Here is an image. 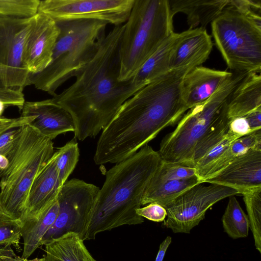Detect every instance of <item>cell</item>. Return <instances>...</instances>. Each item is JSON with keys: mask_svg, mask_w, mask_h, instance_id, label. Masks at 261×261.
I'll return each mask as SVG.
<instances>
[{"mask_svg": "<svg viewBox=\"0 0 261 261\" xmlns=\"http://www.w3.org/2000/svg\"><path fill=\"white\" fill-rule=\"evenodd\" d=\"M59 209L56 200L40 216L22 222L21 238L23 241L22 258L29 257L41 245L45 234L54 223Z\"/></svg>", "mask_w": 261, "mask_h": 261, "instance_id": "603a6c76", "label": "cell"}, {"mask_svg": "<svg viewBox=\"0 0 261 261\" xmlns=\"http://www.w3.org/2000/svg\"><path fill=\"white\" fill-rule=\"evenodd\" d=\"M230 0H169L174 17L181 12L187 16L189 29L204 28L228 5Z\"/></svg>", "mask_w": 261, "mask_h": 261, "instance_id": "ffe728a7", "label": "cell"}, {"mask_svg": "<svg viewBox=\"0 0 261 261\" xmlns=\"http://www.w3.org/2000/svg\"><path fill=\"white\" fill-rule=\"evenodd\" d=\"M39 0H0V16L27 18L38 12Z\"/></svg>", "mask_w": 261, "mask_h": 261, "instance_id": "f546056e", "label": "cell"}, {"mask_svg": "<svg viewBox=\"0 0 261 261\" xmlns=\"http://www.w3.org/2000/svg\"><path fill=\"white\" fill-rule=\"evenodd\" d=\"M231 73L201 66L191 70L182 83V97L188 110L210 98Z\"/></svg>", "mask_w": 261, "mask_h": 261, "instance_id": "ac0fdd59", "label": "cell"}, {"mask_svg": "<svg viewBox=\"0 0 261 261\" xmlns=\"http://www.w3.org/2000/svg\"><path fill=\"white\" fill-rule=\"evenodd\" d=\"M124 24L100 38L98 49L76 74L75 81L51 100L72 116L74 137L94 138L109 124L120 108L140 89L132 79L119 80V49Z\"/></svg>", "mask_w": 261, "mask_h": 261, "instance_id": "7a4b0ae2", "label": "cell"}, {"mask_svg": "<svg viewBox=\"0 0 261 261\" xmlns=\"http://www.w3.org/2000/svg\"><path fill=\"white\" fill-rule=\"evenodd\" d=\"M162 159L159 151L146 145L106 173L93 205L80 228L84 240L103 231L144 222L136 213L143 194Z\"/></svg>", "mask_w": 261, "mask_h": 261, "instance_id": "3957f363", "label": "cell"}, {"mask_svg": "<svg viewBox=\"0 0 261 261\" xmlns=\"http://www.w3.org/2000/svg\"><path fill=\"white\" fill-rule=\"evenodd\" d=\"M232 72L207 100L187 111L175 128L162 140L159 152L163 161L194 167L195 148L216 121L238 85L247 74Z\"/></svg>", "mask_w": 261, "mask_h": 261, "instance_id": "ba28073f", "label": "cell"}, {"mask_svg": "<svg viewBox=\"0 0 261 261\" xmlns=\"http://www.w3.org/2000/svg\"><path fill=\"white\" fill-rule=\"evenodd\" d=\"M60 32L57 22L38 12L27 36L23 63L31 74L43 71L51 60L53 50Z\"/></svg>", "mask_w": 261, "mask_h": 261, "instance_id": "4fadbf2b", "label": "cell"}, {"mask_svg": "<svg viewBox=\"0 0 261 261\" xmlns=\"http://www.w3.org/2000/svg\"><path fill=\"white\" fill-rule=\"evenodd\" d=\"M228 131L239 137L252 132L245 117H238L231 120Z\"/></svg>", "mask_w": 261, "mask_h": 261, "instance_id": "74e56055", "label": "cell"}, {"mask_svg": "<svg viewBox=\"0 0 261 261\" xmlns=\"http://www.w3.org/2000/svg\"><path fill=\"white\" fill-rule=\"evenodd\" d=\"M60 30L48 65L30 74L28 85L55 96L62 84L76 74L96 53L107 22L76 19L56 21Z\"/></svg>", "mask_w": 261, "mask_h": 261, "instance_id": "5b68a950", "label": "cell"}, {"mask_svg": "<svg viewBox=\"0 0 261 261\" xmlns=\"http://www.w3.org/2000/svg\"><path fill=\"white\" fill-rule=\"evenodd\" d=\"M229 198L222 218L224 231L233 239L246 238L250 228L248 216L234 196Z\"/></svg>", "mask_w": 261, "mask_h": 261, "instance_id": "484cf974", "label": "cell"}, {"mask_svg": "<svg viewBox=\"0 0 261 261\" xmlns=\"http://www.w3.org/2000/svg\"><path fill=\"white\" fill-rule=\"evenodd\" d=\"M171 237L170 236H168L160 244L159 250L155 261L163 260L166 252L171 242Z\"/></svg>", "mask_w": 261, "mask_h": 261, "instance_id": "60d3db41", "label": "cell"}, {"mask_svg": "<svg viewBox=\"0 0 261 261\" xmlns=\"http://www.w3.org/2000/svg\"><path fill=\"white\" fill-rule=\"evenodd\" d=\"M53 145L29 124L20 127L7 166L0 172V203L6 215L20 220L34 179L54 154Z\"/></svg>", "mask_w": 261, "mask_h": 261, "instance_id": "8992f818", "label": "cell"}, {"mask_svg": "<svg viewBox=\"0 0 261 261\" xmlns=\"http://www.w3.org/2000/svg\"><path fill=\"white\" fill-rule=\"evenodd\" d=\"M63 185L59 176L54 152L31 186L20 219L21 222L40 216L57 200Z\"/></svg>", "mask_w": 261, "mask_h": 261, "instance_id": "2e32d148", "label": "cell"}, {"mask_svg": "<svg viewBox=\"0 0 261 261\" xmlns=\"http://www.w3.org/2000/svg\"><path fill=\"white\" fill-rule=\"evenodd\" d=\"M245 117L252 132L261 129V109L252 112Z\"/></svg>", "mask_w": 261, "mask_h": 261, "instance_id": "ab89813d", "label": "cell"}, {"mask_svg": "<svg viewBox=\"0 0 261 261\" xmlns=\"http://www.w3.org/2000/svg\"><path fill=\"white\" fill-rule=\"evenodd\" d=\"M195 185L184 192L166 207L164 225L174 233H189L205 217L206 212L218 201L239 195L236 189L218 184Z\"/></svg>", "mask_w": 261, "mask_h": 261, "instance_id": "9c48e42d", "label": "cell"}, {"mask_svg": "<svg viewBox=\"0 0 261 261\" xmlns=\"http://www.w3.org/2000/svg\"><path fill=\"white\" fill-rule=\"evenodd\" d=\"M20 131V127H18L0 134V155H8Z\"/></svg>", "mask_w": 261, "mask_h": 261, "instance_id": "8d00e7d4", "label": "cell"}, {"mask_svg": "<svg viewBox=\"0 0 261 261\" xmlns=\"http://www.w3.org/2000/svg\"><path fill=\"white\" fill-rule=\"evenodd\" d=\"M21 110V116L35 117L29 125L50 140L59 135L75 130L71 114L51 99L26 101Z\"/></svg>", "mask_w": 261, "mask_h": 261, "instance_id": "9a60e30c", "label": "cell"}, {"mask_svg": "<svg viewBox=\"0 0 261 261\" xmlns=\"http://www.w3.org/2000/svg\"><path fill=\"white\" fill-rule=\"evenodd\" d=\"M5 88H7L5 87V86L1 79V77L0 76V89H5Z\"/></svg>", "mask_w": 261, "mask_h": 261, "instance_id": "7bdbcfd3", "label": "cell"}, {"mask_svg": "<svg viewBox=\"0 0 261 261\" xmlns=\"http://www.w3.org/2000/svg\"><path fill=\"white\" fill-rule=\"evenodd\" d=\"M203 183L197 176L184 179L154 181L151 179L141 200V205L158 203L166 207L184 192Z\"/></svg>", "mask_w": 261, "mask_h": 261, "instance_id": "cb8c5ba5", "label": "cell"}, {"mask_svg": "<svg viewBox=\"0 0 261 261\" xmlns=\"http://www.w3.org/2000/svg\"><path fill=\"white\" fill-rule=\"evenodd\" d=\"M0 101L6 107L16 106L21 110L25 102L22 91L9 88L0 89Z\"/></svg>", "mask_w": 261, "mask_h": 261, "instance_id": "e575fe53", "label": "cell"}, {"mask_svg": "<svg viewBox=\"0 0 261 261\" xmlns=\"http://www.w3.org/2000/svg\"><path fill=\"white\" fill-rule=\"evenodd\" d=\"M252 149H261V129L253 132L235 140L222 155L204 173L201 180L212 176L238 156Z\"/></svg>", "mask_w": 261, "mask_h": 261, "instance_id": "d4e9b609", "label": "cell"}, {"mask_svg": "<svg viewBox=\"0 0 261 261\" xmlns=\"http://www.w3.org/2000/svg\"><path fill=\"white\" fill-rule=\"evenodd\" d=\"M22 222L7 215L0 217V249H8L13 246L20 251Z\"/></svg>", "mask_w": 261, "mask_h": 261, "instance_id": "4dcf8cb0", "label": "cell"}, {"mask_svg": "<svg viewBox=\"0 0 261 261\" xmlns=\"http://www.w3.org/2000/svg\"><path fill=\"white\" fill-rule=\"evenodd\" d=\"M169 0H135L119 49V80L132 79L173 31Z\"/></svg>", "mask_w": 261, "mask_h": 261, "instance_id": "52a82bcc", "label": "cell"}, {"mask_svg": "<svg viewBox=\"0 0 261 261\" xmlns=\"http://www.w3.org/2000/svg\"><path fill=\"white\" fill-rule=\"evenodd\" d=\"M226 104L217 119L196 145L192 159L194 167L199 160L223 139L227 133L230 120L227 116Z\"/></svg>", "mask_w": 261, "mask_h": 261, "instance_id": "4316f807", "label": "cell"}, {"mask_svg": "<svg viewBox=\"0 0 261 261\" xmlns=\"http://www.w3.org/2000/svg\"><path fill=\"white\" fill-rule=\"evenodd\" d=\"M196 66L170 70L125 101L102 130L94 155L96 165L118 163L133 155L188 110L181 95L186 74Z\"/></svg>", "mask_w": 261, "mask_h": 261, "instance_id": "6da1fadb", "label": "cell"}, {"mask_svg": "<svg viewBox=\"0 0 261 261\" xmlns=\"http://www.w3.org/2000/svg\"><path fill=\"white\" fill-rule=\"evenodd\" d=\"M0 258L2 261H44L45 258H35L32 259L23 258L16 255L11 248L0 249Z\"/></svg>", "mask_w": 261, "mask_h": 261, "instance_id": "f35d334b", "label": "cell"}, {"mask_svg": "<svg viewBox=\"0 0 261 261\" xmlns=\"http://www.w3.org/2000/svg\"><path fill=\"white\" fill-rule=\"evenodd\" d=\"M34 117L20 116L16 118H7L0 116V134L10 129L29 124Z\"/></svg>", "mask_w": 261, "mask_h": 261, "instance_id": "d590c367", "label": "cell"}, {"mask_svg": "<svg viewBox=\"0 0 261 261\" xmlns=\"http://www.w3.org/2000/svg\"><path fill=\"white\" fill-rule=\"evenodd\" d=\"M99 189L93 184L77 178L67 180L58 196L59 209L57 217L42 239L41 245L69 231L78 233Z\"/></svg>", "mask_w": 261, "mask_h": 261, "instance_id": "7c38bea8", "label": "cell"}, {"mask_svg": "<svg viewBox=\"0 0 261 261\" xmlns=\"http://www.w3.org/2000/svg\"><path fill=\"white\" fill-rule=\"evenodd\" d=\"M226 114L231 121L245 117L261 109V76L248 73L229 96L226 104Z\"/></svg>", "mask_w": 261, "mask_h": 261, "instance_id": "d6986e66", "label": "cell"}, {"mask_svg": "<svg viewBox=\"0 0 261 261\" xmlns=\"http://www.w3.org/2000/svg\"><path fill=\"white\" fill-rule=\"evenodd\" d=\"M211 28L215 45L233 72H260V0H230Z\"/></svg>", "mask_w": 261, "mask_h": 261, "instance_id": "277c9868", "label": "cell"}, {"mask_svg": "<svg viewBox=\"0 0 261 261\" xmlns=\"http://www.w3.org/2000/svg\"><path fill=\"white\" fill-rule=\"evenodd\" d=\"M136 213L143 218L158 222L164 221L167 216L166 208L156 203H150L137 209Z\"/></svg>", "mask_w": 261, "mask_h": 261, "instance_id": "836d02e7", "label": "cell"}, {"mask_svg": "<svg viewBox=\"0 0 261 261\" xmlns=\"http://www.w3.org/2000/svg\"><path fill=\"white\" fill-rule=\"evenodd\" d=\"M6 107V106H5V105L3 102L0 101V116L4 112L5 108Z\"/></svg>", "mask_w": 261, "mask_h": 261, "instance_id": "b9f144b4", "label": "cell"}, {"mask_svg": "<svg viewBox=\"0 0 261 261\" xmlns=\"http://www.w3.org/2000/svg\"><path fill=\"white\" fill-rule=\"evenodd\" d=\"M33 17L0 16V76L7 88L22 91L28 86L30 73L24 66L23 54Z\"/></svg>", "mask_w": 261, "mask_h": 261, "instance_id": "30bf717a", "label": "cell"}, {"mask_svg": "<svg viewBox=\"0 0 261 261\" xmlns=\"http://www.w3.org/2000/svg\"><path fill=\"white\" fill-rule=\"evenodd\" d=\"M135 0L40 1L38 12L55 21L91 19L115 26L127 20Z\"/></svg>", "mask_w": 261, "mask_h": 261, "instance_id": "8fae6325", "label": "cell"}, {"mask_svg": "<svg viewBox=\"0 0 261 261\" xmlns=\"http://www.w3.org/2000/svg\"><path fill=\"white\" fill-rule=\"evenodd\" d=\"M213 46L204 28L189 29L179 33L171 54L170 70L189 65L200 66L208 58Z\"/></svg>", "mask_w": 261, "mask_h": 261, "instance_id": "e0dca14e", "label": "cell"}, {"mask_svg": "<svg viewBox=\"0 0 261 261\" xmlns=\"http://www.w3.org/2000/svg\"><path fill=\"white\" fill-rule=\"evenodd\" d=\"M240 194L243 196L255 246L261 253V186L243 190Z\"/></svg>", "mask_w": 261, "mask_h": 261, "instance_id": "83f0119b", "label": "cell"}, {"mask_svg": "<svg viewBox=\"0 0 261 261\" xmlns=\"http://www.w3.org/2000/svg\"><path fill=\"white\" fill-rule=\"evenodd\" d=\"M4 215H6L4 213L1 204L0 203V217H2Z\"/></svg>", "mask_w": 261, "mask_h": 261, "instance_id": "ee69618b", "label": "cell"}, {"mask_svg": "<svg viewBox=\"0 0 261 261\" xmlns=\"http://www.w3.org/2000/svg\"><path fill=\"white\" fill-rule=\"evenodd\" d=\"M0 261H2V260H1V258H0Z\"/></svg>", "mask_w": 261, "mask_h": 261, "instance_id": "f6af8a7d", "label": "cell"}, {"mask_svg": "<svg viewBox=\"0 0 261 261\" xmlns=\"http://www.w3.org/2000/svg\"><path fill=\"white\" fill-rule=\"evenodd\" d=\"M178 34L172 33L141 66L132 79L136 87L141 89L170 70L171 54Z\"/></svg>", "mask_w": 261, "mask_h": 261, "instance_id": "7402d4cb", "label": "cell"}, {"mask_svg": "<svg viewBox=\"0 0 261 261\" xmlns=\"http://www.w3.org/2000/svg\"><path fill=\"white\" fill-rule=\"evenodd\" d=\"M196 176L194 167L177 163L162 161L151 178L154 181H166L189 178Z\"/></svg>", "mask_w": 261, "mask_h": 261, "instance_id": "d6a6232c", "label": "cell"}, {"mask_svg": "<svg viewBox=\"0 0 261 261\" xmlns=\"http://www.w3.org/2000/svg\"><path fill=\"white\" fill-rule=\"evenodd\" d=\"M59 176L64 184L74 169L80 157L78 143L75 137L55 151Z\"/></svg>", "mask_w": 261, "mask_h": 261, "instance_id": "f1b7e54d", "label": "cell"}, {"mask_svg": "<svg viewBox=\"0 0 261 261\" xmlns=\"http://www.w3.org/2000/svg\"><path fill=\"white\" fill-rule=\"evenodd\" d=\"M204 182L231 187L239 193L261 186V149H250L238 156Z\"/></svg>", "mask_w": 261, "mask_h": 261, "instance_id": "5bb4252c", "label": "cell"}, {"mask_svg": "<svg viewBox=\"0 0 261 261\" xmlns=\"http://www.w3.org/2000/svg\"><path fill=\"white\" fill-rule=\"evenodd\" d=\"M44 245V261H96L75 232H66Z\"/></svg>", "mask_w": 261, "mask_h": 261, "instance_id": "44dd1931", "label": "cell"}, {"mask_svg": "<svg viewBox=\"0 0 261 261\" xmlns=\"http://www.w3.org/2000/svg\"><path fill=\"white\" fill-rule=\"evenodd\" d=\"M239 138L228 130L223 139L195 164L196 176L201 181V178L207 169Z\"/></svg>", "mask_w": 261, "mask_h": 261, "instance_id": "1f68e13d", "label": "cell"}]
</instances>
